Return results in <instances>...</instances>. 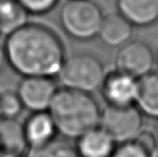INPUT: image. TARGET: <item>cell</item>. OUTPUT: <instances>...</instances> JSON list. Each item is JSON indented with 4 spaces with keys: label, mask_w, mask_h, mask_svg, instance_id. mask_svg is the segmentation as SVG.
<instances>
[{
    "label": "cell",
    "mask_w": 158,
    "mask_h": 157,
    "mask_svg": "<svg viewBox=\"0 0 158 157\" xmlns=\"http://www.w3.org/2000/svg\"><path fill=\"white\" fill-rule=\"evenodd\" d=\"M143 113L135 105H106L101 111L100 127L115 142L131 141L143 130Z\"/></svg>",
    "instance_id": "5b68a950"
},
{
    "label": "cell",
    "mask_w": 158,
    "mask_h": 157,
    "mask_svg": "<svg viewBox=\"0 0 158 157\" xmlns=\"http://www.w3.org/2000/svg\"><path fill=\"white\" fill-rule=\"evenodd\" d=\"M27 147L23 123L16 118H0V152L21 155Z\"/></svg>",
    "instance_id": "4fadbf2b"
},
{
    "label": "cell",
    "mask_w": 158,
    "mask_h": 157,
    "mask_svg": "<svg viewBox=\"0 0 158 157\" xmlns=\"http://www.w3.org/2000/svg\"><path fill=\"white\" fill-rule=\"evenodd\" d=\"M115 141L101 127H96L77 139V152L80 157H111Z\"/></svg>",
    "instance_id": "7c38bea8"
},
{
    "label": "cell",
    "mask_w": 158,
    "mask_h": 157,
    "mask_svg": "<svg viewBox=\"0 0 158 157\" xmlns=\"http://www.w3.org/2000/svg\"><path fill=\"white\" fill-rule=\"evenodd\" d=\"M29 13L16 0H0V35L8 37L28 23Z\"/></svg>",
    "instance_id": "9a60e30c"
},
{
    "label": "cell",
    "mask_w": 158,
    "mask_h": 157,
    "mask_svg": "<svg viewBox=\"0 0 158 157\" xmlns=\"http://www.w3.org/2000/svg\"><path fill=\"white\" fill-rule=\"evenodd\" d=\"M156 61L158 63V51H157V54H156Z\"/></svg>",
    "instance_id": "cb8c5ba5"
},
{
    "label": "cell",
    "mask_w": 158,
    "mask_h": 157,
    "mask_svg": "<svg viewBox=\"0 0 158 157\" xmlns=\"http://www.w3.org/2000/svg\"><path fill=\"white\" fill-rule=\"evenodd\" d=\"M0 157H21V155H19V154L3 153V152H0Z\"/></svg>",
    "instance_id": "7402d4cb"
},
{
    "label": "cell",
    "mask_w": 158,
    "mask_h": 157,
    "mask_svg": "<svg viewBox=\"0 0 158 157\" xmlns=\"http://www.w3.org/2000/svg\"><path fill=\"white\" fill-rule=\"evenodd\" d=\"M23 125L29 147L43 145L54 140L58 132L48 111L32 112Z\"/></svg>",
    "instance_id": "8fae6325"
},
{
    "label": "cell",
    "mask_w": 158,
    "mask_h": 157,
    "mask_svg": "<svg viewBox=\"0 0 158 157\" xmlns=\"http://www.w3.org/2000/svg\"><path fill=\"white\" fill-rule=\"evenodd\" d=\"M57 131L68 139H79L99 127L101 108L89 93L58 88L48 108Z\"/></svg>",
    "instance_id": "7a4b0ae2"
},
{
    "label": "cell",
    "mask_w": 158,
    "mask_h": 157,
    "mask_svg": "<svg viewBox=\"0 0 158 157\" xmlns=\"http://www.w3.org/2000/svg\"><path fill=\"white\" fill-rule=\"evenodd\" d=\"M6 64V50H4V45L0 43V72L2 71L4 65Z\"/></svg>",
    "instance_id": "44dd1931"
},
{
    "label": "cell",
    "mask_w": 158,
    "mask_h": 157,
    "mask_svg": "<svg viewBox=\"0 0 158 157\" xmlns=\"http://www.w3.org/2000/svg\"><path fill=\"white\" fill-rule=\"evenodd\" d=\"M111 157H152V155L142 149L135 140H131L115 147Z\"/></svg>",
    "instance_id": "d6986e66"
},
{
    "label": "cell",
    "mask_w": 158,
    "mask_h": 157,
    "mask_svg": "<svg viewBox=\"0 0 158 157\" xmlns=\"http://www.w3.org/2000/svg\"><path fill=\"white\" fill-rule=\"evenodd\" d=\"M58 90L53 78L25 76L19 82L17 94L25 109L31 112L48 111Z\"/></svg>",
    "instance_id": "52a82bcc"
},
{
    "label": "cell",
    "mask_w": 158,
    "mask_h": 157,
    "mask_svg": "<svg viewBox=\"0 0 158 157\" xmlns=\"http://www.w3.org/2000/svg\"><path fill=\"white\" fill-rule=\"evenodd\" d=\"M26 157H80L77 149L70 143L61 140H54L39 147L29 149Z\"/></svg>",
    "instance_id": "2e32d148"
},
{
    "label": "cell",
    "mask_w": 158,
    "mask_h": 157,
    "mask_svg": "<svg viewBox=\"0 0 158 157\" xmlns=\"http://www.w3.org/2000/svg\"><path fill=\"white\" fill-rule=\"evenodd\" d=\"M29 14L43 15L56 8L59 0H16Z\"/></svg>",
    "instance_id": "ac0fdd59"
},
{
    "label": "cell",
    "mask_w": 158,
    "mask_h": 157,
    "mask_svg": "<svg viewBox=\"0 0 158 157\" xmlns=\"http://www.w3.org/2000/svg\"><path fill=\"white\" fill-rule=\"evenodd\" d=\"M0 118H1V112H0Z\"/></svg>",
    "instance_id": "d4e9b609"
},
{
    "label": "cell",
    "mask_w": 158,
    "mask_h": 157,
    "mask_svg": "<svg viewBox=\"0 0 158 157\" xmlns=\"http://www.w3.org/2000/svg\"><path fill=\"white\" fill-rule=\"evenodd\" d=\"M116 9L135 27H150L158 22V0H116Z\"/></svg>",
    "instance_id": "30bf717a"
},
{
    "label": "cell",
    "mask_w": 158,
    "mask_h": 157,
    "mask_svg": "<svg viewBox=\"0 0 158 157\" xmlns=\"http://www.w3.org/2000/svg\"><path fill=\"white\" fill-rule=\"evenodd\" d=\"M138 90L139 80L117 70L106 73L100 87L106 105L115 107L135 105Z\"/></svg>",
    "instance_id": "ba28073f"
},
{
    "label": "cell",
    "mask_w": 158,
    "mask_h": 157,
    "mask_svg": "<svg viewBox=\"0 0 158 157\" xmlns=\"http://www.w3.org/2000/svg\"><path fill=\"white\" fill-rule=\"evenodd\" d=\"M106 76L102 60L88 52L67 56L57 74L63 87L93 94L100 89Z\"/></svg>",
    "instance_id": "3957f363"
},
{
    "label": "cell",
    "mask_w": 158,
    "mask_h": 157,
    "mask_svg": "<svg viewBox=\"0 0 158 157\" xmlns=\"http://www.w3.org/2000/svg\"><path fill=\"white\" fill-rule=\"evenodd\" d=\"M24 109L23 102L16 90H4L0 93L1 118H16Z\"/></svg>",
    "instance_id": "e0dca14e"
},
{
    "label": "cell",
    "mask_w": 158,
    "mask_h": 157,
    "mask_svg": "<svg viewBox=\"0 0 158 157\" xmlns=\"http://www.w3.org/2000/svg\"><path fill=\"white\" fill-rule=\"evenodd\" d=\"M135 26L118 12L104 15L98 38L109 48H121L132 39Z\"/></svg>",
    "instance_id": "9c48e42d"
},
{
    "label": "cell",
    "mask_w": 158,
    "mask_h": 157,
    "mask_svg": "<svg viewBox=\"0 0 158 157\" xmlns=\"http://www.w3.org/2000/svg\"><path fill=\"white\" fill-rule=\"evenodd\" d=\"M6 64L25 76L55 78L66 59L60 37L51 27L29 23L9 35L4 41Z\"/></svg>",
    "instance_id": "6da1fadb"
},
{
    "label": "cell",
    "mask_w": 158,
    "mask_h": 157,
    "mask_svg": "<svg viewBox=\"0 0 158 157\" xmlns=\"http://www.w3.org/2000/svg\"><path fill=\"white\" fill-rule=\"evenodd\" d=\"M154 134L156 136V139H157V142H158V118H157V122L155 124V129H154Z\"/></svg>",
    "instance_id": "603a6c76"
},
{
    "label": "cell",
    "mask_w": 158,
    "mask_h": 157,
    "mask_svg": "<svg viewBox=\"0 0 158 157\" xmlns=\"http://www.w3.org/2000/svg\"><path fill=\"white\" fill-rule=\"evenodd\" d=\"M156 55L148 43L142 40L128 41L116 52L114 57L115 70L141 79L154 69Z\"/></svg>",
    "instance_id": "8992f818"
},
{
    "label": "cell",
    "mask_w": 158,
    "mask_h": 157,
    "mask_svg": "<svg viewBox=\"0 0 158 157\" xmlns=\"http://www.w3.org/2000/svg\"><path fill=\"white\" fill-rule=\"evenodd\" d=\"M156 157H158V156H156Z\"/></svg>",
    "instance_id": "484cf974"
},
{
    "label": "cell",
    "mask_w": 158,
    "mask_h": 157,
    "mask_svg": "<svg viewBox=\"0 0 158 157\" xmlns=\"http://www.w3.org/2000/svg\"><path fill=\"white\" fill-rule=\"evenodd\" d=\"M103 17L101 6L94 0H67L59 11L63 30L79 41L96 38Z\"/></svg>",
    "instance_id": "277c9868"
},
{
    "label": "cell",
    "mask_w": 158,
    "mask_h": 157,
    "mask_svg": "<svg viewBox=\"0 0 158 157\" xmlns=\"http://www.w3.org/2000/svg\"><path fill=\"white\" fill-rule=\"evenodd\" d=\"M135 105L143 114L158 118V72L152 71L139 79Z\"/></svg>",
    "instance_id": "5bb4252c"
},
{
    "label": "cell",
    "mask_w": 158,
    "mask_h": 157,
    "mask_svg": "<svg viewBox=\"0 0 158 157\" xmlns=\"http://www.w3.org/2000/svg\"><path fill=\"white\" fill-rule=\"evenodd\" d=\"M133 140L152 156L157 152L158 142L154 132L148 131V130H142Z\"/></svg>",
    "instance_id": "ffe728a7"
}]
</instances>
